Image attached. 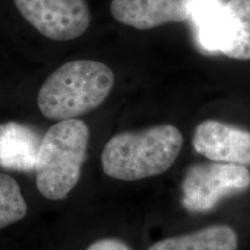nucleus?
Here are the masks:
<instances>
[{"label": "nucleus", "instance_id": "nucleus-1", "mask_svg": "<svg viewBox=\"0 0 250 250\" xmlns=\"http://www.w3.org/2000/svg\"><path fill=\"white\" fill-rule=\"evenodd\" d=\"M183 146V136L171 124L143 131H124L108 140L101 153L105 175L120 181H138L167 171Z\"/></svg>", "mask_w": 250, "mask_h": 250}, {"label": "nucleus", "instance_id": "nucleus-2", "mask_svg": "<svg viewBox=\"0 0 250 250\" xmlns=\"http://www.w3.org/2000/svg\"><path fill=\"white\" fill-rule=\"evenodd\" d=\"M114 83V72L101 62L78 59L65 62L41 86L37 107L52 121L77 118L100 107Z\"/></svg>", "mask_w": 250, "mask_h": 250}, {"label": "nucleus", "instance_id": "nucleus-3", "mask_svg": "<svg viewBox=\"0 0 250 250\" xmlns=\"http://www.w3.org/2000/svg\"><path fill=\"white\" fill-rule=\"evenodd\" d=\"M89 127L77 118L59 121L46 131L36 162V187L50 201H62L79 182L87 158Z\"/></svg>", "mask_w": 250, "mask_h": 250}, {"label": "nucleus", "instance_id": "nucleus-4", "mask_svg": "<svg viewBox=\"0 0 250 250\" xmlns=\"http://www.w3.org/2000/svg\"><path fill=\"white\" fill-rule=\"evenodd\" d=\"M250 188V171L245 166L224 162H198L184 173L181 204L190 213H208L223 199Z\"/></svg>", "mask_w": 250, "mask_h": 250}, {"label": "nucleus", "instance_id": "nucleus-5", "mask_svg": "<svg viewBox=\"0 0 250 250\" xmlns=\"http://www.w3.org/2000/svg\"><path fill=\"white\" fill-rule=\"evenodd\" d=\"M15 7L43 36L71 41L86 33L90 11L86 0H13Z\"/></svg>", "mask_w": 250, "mask_h": 250}, {"label": "nucleus", "instance_id": "nucleus-6", "mask_svg": "<svg viewBox=\"0 0 250 250\" xmlns=\"http://www.w3.org/2000/svg\"><path fill=\"white\" fill-rule=\"evenodd\" d=\"M193 149L208 160L250 166V131L214 120L202 122L192 137Z\"/></svg>", "mask_w": 250, "mask_h": 250}, {"label": "nucleus", "instance_id": "nucleus-7", "mask_svg": "<svg viewBox=\"0 0 250 250\" xmlns=\"http://www.w3.org/2000/svg\"><path fill=\"white\" fill-rule=\"evenodd\" d=\"M191 0H112V17L124 26L148 30L190 20Z\"/></svg>", "mask_w": 250, "mask_h": 250}, {"label": "nucleus", "instance_id": "nucleus-8", "mask_svg": "<svg viewBox=\"0 0 250 250\" xmlns=\"http://www.w3.org/2000/svg\"><path fill=\"white\" fill-rule=\"evenodd\" d=\"M189 21L205 52L223 55L235 36V21L221 0H191Z\"/></svg>", "mask_w": 250, "mask_h": 250}, {"label": "nucleus", "instance_id": "nucleus-9", "mask_svg": "<svg viewBox=\"0 0 250 250\" xmlns=\"http://www.w3.org/2000/svg\"><path fill=\"white\" fill-rule=\"evenodd\" d=\"M41 142L40 133L26 124H0V166L13 171L35 170Z\"/></svg>", "mask_w": 250, "mask_h": 250}, {"label": "nucleus", "instance_id": "nucleus-10", "mask_svg": "<svg viewBox=\"0 0 250 250\" xmlns=\"http://www.w3.org/2000/svg\"><path fill=\"white\" fill-rule=\"evenodd\" d=\"M239 236L227 225H212L197 232L158 241L147 250H237Z\"/></svg>", "mask_w": 250, "mask_h": 250}, {"label": "nucleus", "instance_id": "nucleus-11", "mask_svg": "<svg viewBox=\"0 0 250 250\" xmlns=\"http://www.w3.org/2000/svg\"><path fill=\"white\" fill-rule=\"evenodd\" d=\"M228 11L235 21V36L224 56L237 61H250V0H228Z\"/></svg>", "mask_w": 250, "mask_h": 250}, {"label": "nucleus", "instance_id": "nucleus-12", "mask_svg": "<svg viewBox=\"0 0 250 250\" xmlns=\"http://www.w3.org/2000/svg\"><path fill=\"white\" fill-rule=\"evenodd\" d=\"M27 210V203L17 181L0 174V229L23 219Z\"/></svg>", "mask_w": 250, "mask_h": 250}, {"label": "nucleus", "instance_id": "nucleus-13", "mask_svg": "<svg viewBox=\"0 0 250 250\" xmlns=\"http://www.w3.org/2000/svg\"><path fill=\"white\" fill-rule=\"evenodd\" d=\"M86 250H132L131 247L118 239H101L92 243Z\"/></svg>", "mask_w": 250, "mask_h": 250}]
</instances>
